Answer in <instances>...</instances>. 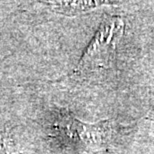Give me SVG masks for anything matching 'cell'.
<instances>
[{
  "instance_id": "7a4b0ae2",
  "label": "cell",
  "mask_w": 154,
  "mask_h": 154,
  "mask_svg": "<svg viewBox=\"0 0 154 154\" xmlns=\"http://www.w3.org/2000/svg\"><path fill=\"white\" fill-rule=\"evenodd\" d=\"M105 1H56L49 2V4L60 13L64 14H76L79 12L87 11L97 7L101 4H105Z\"/></svg>"
},
{
  "instance_id": "6da1fadb",
  "label": "cell",
  "mask_w": 154,
  "mask_h": 154,
  "mask_svg": "<svg viewBox=\"0 0 154 154\" xmlns=\"http://www.w3.org/2000/svg\"><path fill=\"white\" fill-rule=\"evenodd\" d=\"M123 30L124 22L120 17L106 18L86 48L76 67V72H91L108 66Z\"/></svg>"
},
{
  "instance_id": "3957f363",
  "label": "cell",
  "mask_w": 154,
  "mask_h": 154,
  "mask_svg": "<svg viewBox=\"0 0 154 154\" xmlns=\"http://www.w3.org/2000/svg\"><path fill=\"white\" fill-rule=\"evenodd\" d=\"M10 138L6 132L0 131V154H10Z\"/></svg>"
}]
</instances>
